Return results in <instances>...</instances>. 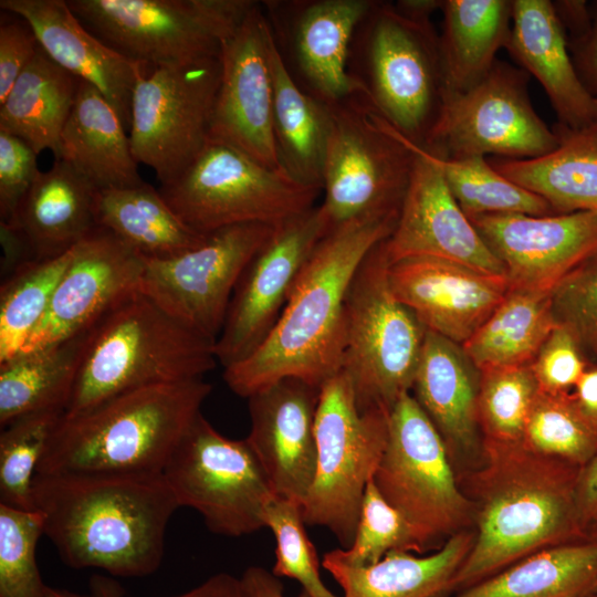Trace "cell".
<instances>
[{
    "instance_id": "1",
    "label": "cell",
    "mask_w": 597,
    "mask_h": 597,
    "mask_svg": "<svg viewBox=\"0 0 597 597\" xmlns=\"http://www.w3.org/2000/svg\"><path fill=\"white\" fill-rule=\"evenodd\" d=\"M582 467L520 444L483 443V460L457 475L473 504V545L448 594L545 548L587 538L576 488Z\"/></svg>"
},
{
    "instance_id": "2",
    "label": "cell",
    "mask_w": 597,
    "mask_h": 597,
    "mask_svg": "<svg viewBox=\"0 0 597 597\" xmlns=\"http://www.w3.org/2000/svg\"><path fill=\"white\" fill-rule=\"evenodd\" d=\"M33 509L44 535L75 569L143 577L160 565L179 504L163 473L35 474Z\"/></svg>"
},
{
    "instance_id": "3",
    "label": "cell",
    "mask_w": 597,
    "mask_h": 597,
    "mask_svg": "<svg viewBox=\"0 0 597 597\" xmlns=\"http://www.w3.org/2000/svg\"><path fill=\"white\" fill-rule=\"evenodd\" d=\"M399 213L364 217L329 230L305 263L270 334L247 358L223 371L238 396L286 377L322 387L341 373L346 297L368 253L394 231Z\"/></svg>"
},
{
    "instance_id": "4",
    "label": "cell",
    "mask_w": 597,
    "mask_h": 597,
    "mask_svg": "<svg viewBox=\"0 0 597 597\" xmlns=\"http://www.w3.org/2000/svg\"><path fill=\"white\" fill-rule=\"evenodd\" d=\"M211 389L203 378L154 385L63 415L35 474L163 473Z\"/></svg>"
},
{
    "instance_id": "5",
    "label": "cell",
    "mask_w": 597,
    "mask_h": 597,
    "mask_svg": "<svg viewBox=\"0 0 597 597\" xmlns=\"http://www.w3.org/2000/svg\"><path fill=\"white\" fill-rule=\"evenodd\" d=\"M217 363L216 341L135 292L90 328L64 415L129 390L203 378Z\"/></svg>"
},
{
    "instance_id": "6",
    "label": "cell",
    "mask_w": 597,
    "mask_h": 597,
    "mask_svg": "<svg viewBox=\"0 0 597 597\" xmlns=\"http://www.w3.org/2000/svg\"><path fill=\"white\" fill-rule=\"evenodd\" d=\"M348 72L388 124L412 144L428 146L446 98L431 21L407 19L394 3L374 1L355 31Z\"/></svg>"
},
{
    "instance_id": "7",
    "label": "cell",
    "mask_w": 597,
    "mask_h": 597,
    "mask_svg": "<svg viewBox=\"0 0 597 597\" xmlns=\"http://www.w3.org/2000/svg\"><path fill=\"white\" fill-rule=\"evenodd\" d=\"M384 241L364 259L346 297L341 371L362 411H390L411 392L427 332L390 289Z\"/></svg>"
},
{
    "instance_id": "8",
    "label": "cell",
    "mask_w": 597,
    "mask_h": 597,
    "mask_svg": "<svg viewBox=\"0 0 597 597\" xmlns=\"http://www.w3.org/2000/svg\"><path fill=\"white\" fill-rule=\"evenodd\" d=\"M329 108L320 205L328 231L358 218L399 213L416 161L408 139L363 93Z\"/></svg>"
},
{
    "instance_id": "9",
    "label": "cell",
    "mask_w": 597,
    "mask_h": 597,
    "mask_svg": "<svg viewBox=\"0 0 597 597\" xmlns=\"http://www.w3.org/2000/svg\"><path fill=\"white\" fill-rule=\"evenodd\" d=\"M373 480L409 522L423 553L473 530V504L459 485L441 436L411 392L389 411L388 441Z\"/></svg>"
},
{
    "instance_id": "10",
    "label": "cell",
    "mask_w": 597,
    "mask_h": 597,
    "mask_svg": "<svg viewBox=\"0 0 597 597\" xmlns=\"http://www.w3.org/2000/svg\"><path fill=\"white\" fill-rule=\"evenodd\" d=\"M158 190L175 213L201 234L243 223L277 227L314 208L322 191L212 140L181 175Z\"/></svg>"
},
{
    "instance_id": "11",
    "label": "cell",
    "mask_w": 597,
    "mask_h": 597,
    "mask_svg": "<svg viewBox=\"0 0 597 597\" xmlns=\"http://www.w3.org/2000/svg\"><path fill=\"white\" fill-rule=\"evenodd\" d=\"M389 411L358 409L341 371L321 388L316 413V470L302 503L305 524L329 530L341 548L354 540L365 489L388 441Z\"/></svg>"
},
{
    "instance_id": "12",
    "label": "cell",
    "mask_w": 597,
    "mask_h": 597,
    "mask_svg": "<svg viewBox=\"0 0 597 597\" xmlns=\"http://www.w3.org/2000/svg\"><path fill=\"white\" fill-rule=\"evenodd\" d=\"M94 35L130 60L156 67L220 55L254 7L251 0H67Z\"/></svg>"
},
{
    "instance_id": "13",
    "label": "cell",
    "mask_w": 597,
    "mask_h": 597,
    "mask_svg": "<svg viewBox=\"0 0 597 597\" xmlns=\"http://www.w3.org/2000/svg\"><path fill=\"white\" fill-rule=\"evenodd\" d=\"M163 474L179 507L197 511L209 531L240 537L264 528L277 496L247 439L222 436L200 412Z\"/></svg>"
},
{
    "instance_id": "14",
    "label": "cell",
    "mask_w": 597,
    "mask_h": 597,
    "mask_svg": "<svg viewBox=\"0 0 597 597\" xmlns=\"http://www.w3.org/2000/svg\"><path fill=\"white\" fill-rule=\"evenodd\" d=\"M220 75V55L139 72L128 136L136 161L160 185L181 175L207 144Z\"/></svg>"
},
{
    "instance_id": "15",
    "label": "cell",
    "mask_w": 597,
    "mask_h": 597,
    "mask_svg": "<svg viewBox=\"0 0 597 597\" xmlns=\"http://www.w3.org/2000/svg\"><path fill=\"white\" fill-rule=\"evenodd\" d=\"M528 78L522 67L498 60L478 84L446 95L440 119L423 149L449 159L495 155L516 160L555 150L559 137L535 112Z\"/></svg>"
},
{
    "instance_id": "16",
    "label": "cell",
    "mask_w": 597,
    "mask_h": 597,
    "mask_svg": "<svg viewBox=\"0 0 597 597\" xmlns=\"http://www.w3.org/2000/svg\"><path fill=\"white\" fill-rule=\"evenodd\" d=\"M275 227L243 223L207 234L198 247L167 259H145L139 291L170 315L217 341L234 287Z\"/></svg>"
},
{
    "instance_id": "17",
    "label": "cell",
    "mask_w": 597,
    "mask_h": 597,
    "mask_svg": "<svg viewBox=\"0 0 597 597\" xmlns=\"http://www.w3.org/2000/svg\"><path fill=\"white\" fill-rule=\"evenodd\" d=\"M328 232L320 206L275 227L243 270L216 341L227 368L252 354L276 324L305 263Z\"/></svg>"
},
{
    "instance_id": "18",
    "label": "cell",
    "mask_w": 597,
    "mask_h": 597,
    "mask_svg": "<svg viewBox=\"0 0 597 597\" xmlns=\"http://www.w3.org/2000/svg\"><path fill=\"white\" fill-rule=\"evenodd\" d=\"M263 3L282 57L306 93L326 105L363 93L348 72V59L355 31L373 0Z\"/></svg>"
},
{
    "instance_id": "19",
    "label": "cell",
    "mask_w": 597,
    "mask_h": 597,
    "mask_svg": "<svg viewBox=\"0 0 597 597\" xmlns=\"http://www.w3.org/2000/svg\"><path fill=\"white\" fill-rule=\"evenodd\" d=\"M270 34L262 4L256 2L223 42L208 140L230 145L268 168L282 170L273 133Z\"/></svg>"
},
{
    "instance_id": "20",
    "label": "cell",
    "mask_w": 597,
    "mask_h": 597,
    "mask_svg": "<svg viewBox=\"0 0 597 597\" xmlns=\"http://www.w3.org/2000/svg\"><path fill=\"white\" fill-rule=\"evenodd\" d=\"M145 258L96 226L74 248L49 308L21 353L41 349L91 328L104 314L138 292Z\"/></svg>"
},
{
    "instance_id": "21",
    "label": "cell",
    "mask_w": 597,
    "mask_h": 597,
    "mask_svg": "<svg viewBox=\"0 0 597 597\" xmlns=\"http://www.w3.org/2000/svg\"><path fill=\"white\" fill-rule=\"evenodd\" d=\"M409 144L416 161L396 227L384 241L388 263L428 256L506 276L504 264L454 199L433 155Z\"/></svg>"
},
{
    "instance_id": "22",
    "label": "cell",
    "mask_w": 597,
    "mask_h": 597,
    "mask_svg": "<svg viewBox=\"0 0 597 597\" xmlns=\"http://www.w3.org/2000/svg\"><path fill=\"white\" fill-rule=\"evenodd\" d=\"M504 264L511 289L546 291L597 254V213L468 217Z\"/></svg>"
},
{
    "instance_id": "23",
    "label": "cell",
    "mask_w": 597,
    "mask_h": 597,
    "mask_svg": "<svg viewBox=\"0 0 597 597\" xmlns=\"http://www.w3.org/2000/svg\"><path fill=\"white\" fill-rule=\"evenodd\" d=\"M321 388L286 377L248 398L250 431L245 439L276 495L301 506L316 470Z\"/></svg>"
},
{
    "instance_id": "24",
    "label": "cell",
    "mask_w": 597,
    "mask_h": 597,
    "mask_svg": "<svg viewBox=\"0 0 597 597\" xmlns=\"http://www.w3.org/2000/svg\"><path fill=\"white\" fill-rule=\"evenodd\" d=\"M395 296L426 329L463 345L510 290L507 276L437 258L415 256L388 266Z\"/></svg>"
},
{
    "instance_id": "25",
    "label": "cell",
    "mask_w": 597,
    "mask_h": 597,
    "mask_svg": "<svg viewBox=\"0 0 597 597\" xmlns=\"http://www.w3.org/2000/svg\"><path fill=\"white\" fill-rule=\"evenodd\" d=\"M480 378L461 345L427 329L411 394L441 436L457 475L483 460Z\"/></svg>"
},
{
    "instance_id": "26",
    "label": "cell",
    "mask_w": 597,
    "mask_h": 597,
    "mask_svg": "<svg viewBox=\"0 0 597 597\" xmlns=\"http://www.w3.org/2000/svg\"><path fill=\"white\" fill-rule=\"evenodd\" d=\"M0 9L24 18L46 54L96 87L128 132L136 80L148 65L128 59L94 35L64 0H1Z\"/></svg>"
},
{
    "instance_id": "27",
    "label": "cell",
    "mask_w": 597,
    "mask_h": 597,
    "mask_svg": "<svg viewBox=\"0 0 597 597\" xmlns=\"http://www.w3.org/2000/svg\"><path fill=\"white\" fill-rule=\"evenodd\" d=\"M505 49L541 83L556 113L557 126L576 130L597 124L595 97L576 72L566 32L551 0H513Z\"/></svg>"
},
{
    "instance_id": "28",
    "label": "cell",
    "mask_w": 597,
    "mask_h": 597,
    "mask_svg": "<svg viewBox=\"0 0 597 597\" xmlns=\"http://www.w3.org/2000/svg\"><path fill=\"white\" fill-rule=\"evenodd\" d=\"M97 188L62 159H55L20 201L13 223L24 237L34 260L66 253L95 227Z\"/></svg>"
},
{
    "instance_id": "29",
    "label": "cell",
    "mask_w": 597,
    "mask_h": 597,
    "mask_svg": "<svg viewBox=\"0 0 597 597\" xmlns=\"http://www.w3.org/2000/svg\"><path fill=\"white\" fill-rule=\"evenodd\" d=\"M55 159L67 163L97 189L144 181L121 116L96 87L81 80Z\"/></svg>"
},
{
    "instance_id": "30",
    "label": "cell",
    "mask_w": 597,
    "mask_h": 597,
    "mask_svg": "<svg viewBox=\"0 0 597 597\" xmlns=\"http://www.w3.org/2000/svg\"><path fill=\"white\" fill-rule=\"evenodd\" d=\"M473 541L474 531L467 530L429 556L394 551L369 566L350 565L332 549L322 565L342 588V597H444Z\"/></svg>"
},
{
    "instance_id": "31",
    "label": "cell",
    "mask_w": 597,
    "mask_h": 597,
    "mask_svg": "<svg viewBox=\"0 0 597 597\" xmlns=\"http://www.w3.org/2000/svg\"><path fill=\"white\" fill-rule=\"evenodd\" d=\"M269 60L273 82V133L280 166L295 181L323 191L331 132L329 105L316 100L296 83L272 30Z\"/></svg>"
},
{
    "instance_id": "32",
    "label": "cell",
    "mask_w": 597,
    "mask_h": 597,
    "mask_svg": "<svg viewBox=\"0 0 597 597\" xmlns=\"http://www.w3.org/2000/svg\"><path fill=\"white\" fill-rule=\"evenodd\" d=\"M558 147L534 159L491 158L503 176L545 199L557 213H597V124L582 129L556 126Z\"/></svg>"
},
{
    "instance_id": "33",
    "label": "cell",
    "mask_w": 597,
    "mask_h": 597,
    "mask_svg": "<svg viewBox=\"0 0 597 597\" xmlns=\"http://www.w3.org/2000/svg\"><path fill=\"white\" fill-rule=\"evenodd\" d=\"M439 36L446 95L462 93L492 70L505 48L513 0H444Z\"/></svg>"
},
{
    "instance_id": "34",
    "label": "cell",
    "mask_w": 597,
    "mask_h": 597,
    "mask_svg": "<svg viewBox=\"0 0 597 597\" xmlns=\"http://www.w3.org/2000/svg\"><path fill=\"white\" fill-rule=\"evenodd\" d=\"M78 82L39 45L0 103V130L21 138L38 155L50 149L56 157Z\"/></svg>"
},
{
    "instance_id": "35",
    "label": "cell",
    "mask_w": 597,
    "mask_h": 597,
    "mask_svg": "<svg viewBox=\"0 0 597 597\" xmlns=\"http://www.w3.org/2000/svg\"><path fill=\"white\" fill-rule=\"evenodd\" d=\"M96 226L134 248L145 259H167L201 244L207 234L188 227L159 190L143 181L136 186L97 189Z\"/></svg>"
},
{
    "instance_id": "36",
    "label": "cell",
    "mask_w": 597,
    "mask_h": 597,
    "mask_svg": "<svg viewBox=\"0 0 597 597\" xmlns=\"http://www.w3.org/2000/svg\"><path fill=\"white\" fill-rule=\"evenodd\" d=\"M597 590V541L545 548L453 597H590Z\"/></svg>"
},
{
    "instance_id": "37",
    "label": "cell",
    "mask_w": 597,
    "mask_h": 597,
    "mask_svg": "<svg viewBox=\"0 0 597 597\" xmlns=\"http://www.w3.org/2000/svg\"><path fill=\"white\" fill-rule=\"evenodd\" d=\"M90 328L61 343L21 353L0 364V426L42 410L65 408Z\"/></svg>"
},
{
    "instance_id": "38",
    "label": "cell",
    "mask_w": 597,
    "mask_h": 597,
    "mask_svg": "<svg viewBox=\"0 0 597 597\" xmlns=\"http://www.w3.org/2000/svg\"><path fill=\"white\" fill-rule=\"evenodd\" d=\"M555 326L551 292L510 287L462 348L480 370L526 366Z\"/></svg>"
},
{
    "instance_id": "39",
    "label": "cell",
    "mask_w": 597,
    "mask_h": 597,
    "mask_svg": "<svg viewBox=\"0 0 597 597\" xmlns=\"http://www.w3.org/2000/svg\"><path fill=\"white\" fill-rule=\"evenodd\" d=\"M74 248L55 258L28 261L1 279L0 364L21 352L44 317Z\"/></svg>"
},
{
    "instance_id": "40",
    "label": "cell",
    "mask_w": 597,
    "mask_h": 597,
    "mask_svg": "<svg viewBox=\"0 0 597 597\" xmlns=\"http://www.w3.org/2000/svg\"><path fill=\"white\" fill-rule=\"evenodd\" d=\"M432 155L451 193L468 217L556 214L545 199L507 179L485 157L449 159Z\"/></svg>"
},
{
    "instance_id": "41",
    "label": "cell",
    "mask_w": 597,
    "mask_h": 597,
    "mask_svg": "<svg viewBox=\"0 0 597 597\" xmlns=\"http://www.w3.org/2000/svg\"><path fill=\"white\" fill-rule=\"evenodd\" d=\"M523 446L535 453L584 467L597 454V426L583 413L573 391L538 390Z\"/></svg>"
},
{
    "instance_id": "42",
    "label": "cell",
    "mask_w": 597,
    "mask_h": 597,
    "mask_svg": "<svg viewBox=\"0 0 597 597\" xmlns=\"http://www.w3.org/2000/svg\"><path fill=\"white\" fill-rule=\"evenodd\" d=\"M538 390L530 365L481 370L478 419L483 443H523Z\"/></svg>"
},
{
    "instance_id": "43",
    "label": "cell",
    "mask_w": 597,
    "mask_h": 597,
    "mask_svg": "<svg viewBox=\"0 0 597 597\" xmlns=\"http://www.w3.org/2000/svg\"><path fill=\"white\" fill-rule=\"evenodd\" d=\"M63 410L21 416L0 433V504L34 510L32 483Z\"/></svg>"
},
{
    "instance_id": "44",
    "label": "cell",
    "mask_w": 597,
    "mask_h": 597,
    "mask_svg": "<svg viewBox=\"0 0 597 597\" xmlns=\"http://www.w3.org/2000/svg\"><path fill=\"white\" fill-rule=\"evenodd\" d=\"M44 535V516L38 510L0 504V597H44L46 586L35 551Z\"/></svg>"
},
{
    "instance_id": "45",
    "label": "cell",
    "mask_w": 597,
    "mask_h": 597,
    "mask_svg": "<svg viewBox=\"0 0 597 597\" xmlns=\"http://www.w3.org/2000/svg\"><path fill=\"white\" fill-rule=\"evenodd\" d=\"M354 566L378 563L394 551L423 554L415 531L405 516L378 491L373 478L362 501L354 540L348 548H336Z\"/></svg>"
},
{
    "instance_id": "46",
    "label": "cell",
    "mask_w": 597,
    "mask_h": 597,
    "mask_svg": "<svg viewBox=\"0 0 597 597\" xmlns=\"http://www.w3.org/2000/svg\"><path fill=\"white\" fill-rule=\"evenodd\" d=\"M263 521L275 537L272 573L279 578L297 580L310 597H338L321 578L318 556L305 531L302 506L276 496L266 506Z\"/></svg>"
},
{
    "instance_id": "47",
    "label": "cell",
    "mask_w": 597,
    "mask_h": 597,
    "mask_svg": "<svg viewBox=\"0 0 597 597\" xmlns=\"http://www.w3.org/2000/svg\"><path fill=\"white\" fill-rule=\"evenodd\" d=\"M557 325L566 327L597 359V254L566 274L551 291Z\"/></svg>"
},
{
    "instance_id": "48",
    "label": "cell",
    "mask_w": 597,
    "mask_h": 597,
    "mask_svg": "<svg viewBox=\"0 0 597 597\" xmlns=\"http://www.w3.org/2000/svg\"><path fill=\"white\" fill-rule=\"evenodd\" d=\"M589 365L575 336L556 324L530 367L540 390L557 394L572 391Z\"/></svg>"
},
{
    "instance_id": "49",
    "label": "cell",
    "mask_w": 597,
    "mask_h": 597,
    "mask_svg": "<svg viewBox=\"0 0 597 597\" xmlns=\"http://www.w3.org/2000/svg\"><path fill=\"white\" fill-rule=\"evenodd\" d=\"M38 154L21 138L0 130V221H10L40 170Z\"/></svg>"
},
{
    "instance_id": "50",
    "label": "cell",
    "mask_w": 597,
    "mask_h": 597,
    "mask_svg": "<svg viewBox=\"0 0 597 597\" xmlns=\"http://www.w3.org/2000/svg\"><path fill=\"white\" fill-rule=\"evenodd\" d=\"M40 43L30 23L22 17L0 13V103L34 56Z\"/></svg>"
},
{
    "instance_id": "51",
    "label": "cell",
    "mask_w": 597,
    "mask_h": 597,
    "mask_svg": "<svg viewBox=\"0 0 597 597\" xmlns=\"http://www.w3.org/2000/svg\"><path fill=\"white\" fill-rule=\"evenodd\" d=\"M591 25L583 36L568 41L570 56L576 72L586 87L597 96V2L590 4Z\"/></svg>"
},
{
    "instance_id": "52",
    "label": "cell",
    "mask_w": 597,
    "mask_h": 597,
    "mask_svg": "<svg viewBox=\"0 0 597 597\" xmlns=\"http://www.w3.org/2000/svg\"><path fill=\"white\" fill-rule=\"evenodd\" d=\"M576 500L580 522L587 535V528L597 519V454L580 469Z\"/></svg>"
},
{
    "instance_id": "53",
    "label": "cell",
    "mask_w": 597,
    "mask_h": 597,
    "mask_svg": "<svg viewBox=\"0 0 597 597\" xmlns=\"http://www.w3.org/2000/svg\"><path fill=\"white\" fill-rule=\"evenodd\" d=\"M0 241L2 247L1 279L19 265L34 260L24 237L13 223L0 221Z\"/></svg>"
},
{
    "instance_id": "54",
    "label": "cell",
    "mask_w": 597,
    "mask_h": 597,
    "mask_svg": "<svg viewBox=\"0 0 597 597\" xmlns=\"http://www.w3.org/2000/svg\"><path fill=\"white\" fill-rule=\"evenodd\" d=\"M555 14L564 28L567 40H576L586 34L591 25L590 4L584 0L552 1Z\"/></svg>"
},
{
    "instance_id": "55",
    "label": "cell",
    "mask_w": 597,
    "mask_h": 597,
    "mask_svg": "<svg viewBox=\"0 0 597 597\" xmlns=\"http://www.w3.org/2000/svg\"><path fill=\"white\" fill-rule=\"evenodd\" d=\"M240 580L244 597H285L279 577L261 566L248 567ZM297 597H310V595L302 590Z\"/></svg>"
},
{
    "instance_id": "56",
    "label": "cell",
    "mask_w": 597,
    "mask_h": 597,
    "mask_svg": "<svg viewBox=\"0 0 597 597\" xmlns=\"http://www.w3.org/2000/svg\"><path fill=\"white\" fill-rule=\"evenodd\" d=\"M172 597H244V594L240 577L218 573L195 588Z\"/></svg>"
},
{
    "instance_id": "57",
    "label": "cell",
    "mask_w": 597,
    "mask_h": 597,
    "mask_svg": "<svg viewBox=\"0 0 597 597\" xmlns=\"http://www.w3.org/2000/svg\"><path fill=\"white\" fill-rule=\"evenodd\" d=\"M573 394L583 413L597 426V362L590 363Z\"/></svg>"
},
{
    "instance_id": "58",
    "label": "cell",
    "mask_w": 597,
    "mask_h": 597,
    "mask_svg": "<svg viewBox=\"0 0 597 597\" xmlns=\"http://www.w3.org/2000/svg\"><path fill=\"white\" fill-rule=\"evenodd\" d=\"M444 0H399L394 3L396 10L407 19L430 22L431 15L442 10Z\"/></svg>"
},
{
    "instance_id": "59",
    "label": "cell",
    "mask_w": 597,
    "mask_h": 597,
    "mask_svg": "<svg viewBox=\"0 0 597 597\" xmlns=\"http://www.w3.org/2000/svg\"><path fill=\"white\" fill-rule=\"evenodd\" d=\"M90 589L93 597H124L122 586L115 579L104 575L92 576Z\"/></svg>"
},
{
    "instance_id": "60",
    "label": "cell",
    "mask_w": 597,
    "mask_h": 597,
    "mask_svg": "<svg viewBox=\"0 0 597 597\" xmlns=\"http://www.w3.org/2000/svg\"><path fill=\"white\" fill-rule=\"evenodd\" d=\"M44 597H93V596L91 594L82 595V594L74 593L67 589L48 587Z\"/></svg>"
},
{
    "instance_id": "61",
    "label": "cell",
    "mask_w": 597,
    "mask_h": 597,
    "mask_svg": "<svg viewBox=\"0 0 597 597\" xmlns=\"http://www.w3.org/2000/svg\"><path fill=\"white\" fill-rule=\"evenodd\" d=\"M587 538L597 541V519L587 528Z\"/></svg>"
},
{
    "instance_id": "62",
    "label": "cell",
    "mask_w": 597,
    "mask_h": 597,
    "mask_svg": "<svg viewBox=\"0 0 597 597\" xmlns=\"http://www.w3.org/2000/svg\"><path fill=\"white\" fill-rule=\"evenodd\" d=\"M590 597H597V593H595L594 595H591Z\"/></svg>"
},
{
    "instance_id": "63",
    "label": "cell",
    "mask_w": 597,
    "mask_h": 597,
    "mask_svg": "<svg viewBox=\"0 0 597 597\" xmlns=\"http://www.w3.org/2000/svg\"><path fill=\"white\" fill-rule=\"evenodd\" d=\"M595 102H596V106H597V96H595Z\"/></svg>"
}]
</instances>
